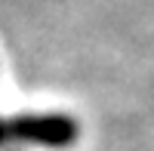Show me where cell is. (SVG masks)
Here are the masks:
<instances>
[{
    "instance_id": "cell-1",
    "label": "cell",
    "mask_w": 154,
    "mask_h": 151,
    "mask_svg": "<svg viewBox=\"0 0 154 151\" xmlns=\"http://www.w3.org/2000/svg\"><path fill=\"white\" fill-rule=\"evenodd\" d=\"M6 127H9V139L49 145V148L71 145L77 139V123L65 114H22L6 120Z\"/></svg>"
},
{
    "instance_id": "cell-2",
    "label": "cell",
    "mask_w": 154,
    "mask_h": 151,
    "mask_svg": "<svg viewBox=\"0 0 154 151\" xmlns=\"http://www.w3.org/2000/svg\"><path fill=\"white\" fill-rule=\"evenodd\" d=\"M9 139V127H6V120H0V145H3Z\"/></svg>"
}]
</instances>
